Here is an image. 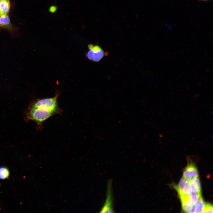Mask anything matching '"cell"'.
Returning <instances> with one entry per match:
<instances>
[{
  "label": "cell",
  "mask_w": 213,
  "mask_h": 213,
  "mask_svg": "<svg viewBox=\"0 0 213 213\" xmlns=\"http://www.w3.org/2000/svg\"><path fill=\"white\" fill-rule=\"evenodd\" d=\"M188 181L192 193H201V185L198 177Z\"/></svg>",
  "instance_id": "cell-7"
},
{
  "label": "cell",
  "mask_w": 213,
  "mask_h": 213,
  "mask_svg": "<svg viewBox=\"0 0 213 213\" xmlns=\"http://www.w3.org/2000/svg\"><path fill=\"white\" fill-rule=\"evenodd\" d=\"M205 203L201 196L194 205V213H203Z\"/></svg>",
  "instance_id": "cell-9"
},
{
  "label": "cell",
  "mask_w": 213,
  "mask_h": 213,
  "mask_svg": "<svg viewBox=\"0 0 213 213\" xmlns=\"http://www.w3.org/2000/svg\"><path fill=\"white\" fill-rule=\"evenodd\" d=\"M10 8L9 0H4L0 2V13L8 14Z\"/></svg>",
  "instance_id": "cell-8"
},
{
  "label": "cell",
  "mask_w": 213,
  "mask_h": 213,
  "mask_svg": "<svg viewBox=\"0 0 213 213\" xmlns=\"http://www.w3.org/2000/svg\"><path fill=\"white\" fill-rule=\"evenodd\" d=\"M213 206L209 203H205L203 213H212Z\"/></svg>",
  "instance_id": "cell-12"
},
{
  "label": "cell",
  "mask_w": 213,
  "mask_h": 213,
  "mask_svg": "<svg viewBox=\"0 0 213 213\" xmlns=\"http://www.w3.org/2000/svg\"><path fill=\"white\" fill-rule=\"evenodd\" d=\"M201 197V193H191L188 196L189 201L192 205H194Z\"/></svg>",
  "instance_id": "cell-10"
},
{
  "label": "cell",
  "mask_w": 213,
  "mask_h": 213,
  "mask_svg": "<svg viewBox=\"0 0 213 213\" xmlns=\"http://www.w3.org/2000/svg\"><path fill=\"white\" fill-rule=\"evenodd\" d=\"M0 28L12 32L13 28L8 14L0 13Z\"/></svg>",
  "instance_id": "cell-6"
},
{
  "label": "cell",
  "mask_w": 213,
  "mask_h": 213,
  "mask_svg": "<svg viewBox=\"0 0 213 213\" xmlns=\"http://www.w3.org/2000/svg\"><path fill=\"white\" fill-rule=\"evenodd\" d=\"M199 0L201 1H208L209 0Z\"/></svg>",
  "instance_id": "cell-14"
},
{
  "label": "cell",
  "mask_w": 213,
  "mask_h": 213,
  "mask_svg": "<svg viewBox=\"0 0 213 213\" xmlns=\"http://www.w3.org/2000/svg\"><path fill=\"white\" fill-rule=\"evenodd\" d=\"M114 212L112 192V181L111 180H109L108 181L107 184L106 200L99 212L113 213Z\"/></svg>",
  "instance_id": "cell-2"
},
{
  "label": "cell",
  "mask_w": 213,
  "mask_h": 213,
  "mask_svg": "<svg viewBox=\"0 0 213 213\" xmlns=\"http://www.w3.org/2000/svg\"><path fill=\"white\" fill-rule=\"evenodd\" d=\"M3 0H0V2L1 1H3Z\"/></svg>",
  "instance_id": "cell-15"
},
{
  "label": "cell",
  "mask_w": 213,
  "mask_h": 213,
  "mask_svg": "<svg viewBox=\"0 0 213 213\" xmlns=\"http://www.w3.org/2000/svg\"><path fill=\"white\" fill-rule=\"evenodd\" d=\"M57 7L55 5H52L49 8V11L51 13L55 12L57 10Z\"/></svg>",
  "instance_id": "cell-13"
},
{
  "label": "cell",
  "mask_w": 213,
  "mask_h": 213,
  "mask_svg": "<svg viewBox=\"0 0 213 213\" xmlns=\"http://www.w3.org/2000/svg\"><path fill=\"white\" fill-rule=\"evenodd\" d=\"M9 170L7 168L4 167H0V179H5L9 177Z\"/></svg>",
  "instance_id": "cell-11"
},
{
  "label": "cell",
  "mask_w": 213,
  "mask_h": 213,
  "mask_svg": "<svg viewBox=\"0 0 213 213\" xmlns=\"http://www.w3.org/2000/svg\"><path fill=\"white\" fill-rule=\"evenodd\" d=\"M175 187L180 197L188 196L192 193L188 181L183 177Z\"/></svg>",
  "instance_id": "cell-4"
},
{
  "label": "cell",
  "mask_w": 213,
  "mask_h": 213,
  "mask_svg": "<svg viewBox=\"0 0 213 213\" xmlns=\"http://www.w3.org/2000/svg\"><path fill=\"white\" fill-rule=\"evenodd\" d=\"M88 47L89 50L86 54L88 58L95 62L99 61L104 55V52L98 45L89 44Z\"/></svg>",
  "instance_id": "cell-3"
},
{
  "label": "cell",
  "mask_w": 213,
  "mask_h": 213,
  "mask_svg": "<svg viewBox=\"0 0 213 213\" xmlns=\"http://www.w3.org/2000/svg\"><path fill=\"white\" fill-rule=\"evenodd\" d=\"M198 170L194 163L192 162L188 164L185 169L183 177L188 181L198 177Z\"/></svg>",
  "instance_id": "cell-5"
},
{
  "label": "cell",
  "mask_w": 213,
  "mask_h": 213,
  "mask_svg": "<svg viewBox=\"0 0 213 213\" xmlns=\"http://www.w3.org/2000/svg\"><path fill=\"white\" fill-rule=\"evenodd\" d=\"M59 95L58 92L53 97L38 99L31 104L28 118L36 122L38 129L41 130L43 122L52 116L62 114L58 102Z\"/></svg>",
  "instance_id": "cell-1"
}]
</instances>
